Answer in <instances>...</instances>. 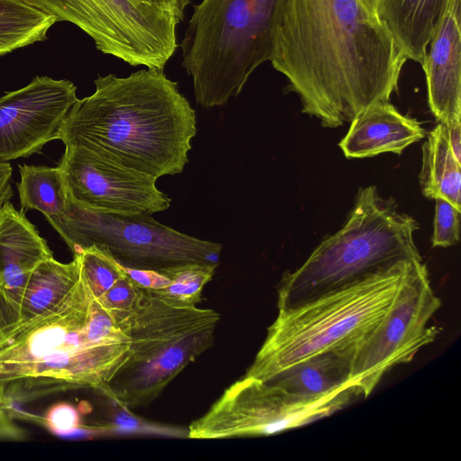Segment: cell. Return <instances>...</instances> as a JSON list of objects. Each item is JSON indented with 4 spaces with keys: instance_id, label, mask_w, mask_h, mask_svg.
I'll list each match as a JSON object with an SVG mask.
<instances>
[{
    "instance_id": "6da1fadb",
    "label": "cell",
    "mask_w": 461,
    "mask_h": 461,
    "mask_svg": "<svg viewBox=\"0 0 461 461\" xmlns=\"http://www.w3.org/2000/svg\"><path fill=\"white\" fill-rule=\"evenodd\" d=\"M407 60L361 0H283L269 61L322 127L389 102Z\"/></svg>"
},
{
    "instance_id": "7a4b0ae2",
    "label": "cell",
    "mask_w": 461,
    "mask_h": 461,
    "mask_svg": "<svg viewBox=\"0 0 461 461\" xmlns=\"http://www.w3.org/2000/svg\"><path fill=\"white\" fill-rule=\"evenodd\" d=\"M131 344L129 313L104 305L80 274L56 306L0 333V384L22 396L81 388L108 396Z\"/></svg>"
},
{
    "instance_id": "3957f363",
    "label": "cell",
    "mask_w": 461,
    "mask_h": 461,
    "mask_svg": "<svg viewBox=\"0 0 461 461\" xmlns=\"http://www.w3.org/2000/svg\"><path fill=\"white\" fill-rule=\"evenodd\" d=\"M75 102L59 140L88 149L157 179L183 172L196 134L195 113L177 83L158 69L99 76Z\"/></svg>"
},
{
    "instance_id": "277c9868",
    "label": "cell",
    "mask_w": 461,
    "mask_h": 461,
    "mask_svg": "<svg viewBox=\"0 0 461 461\" xmlns=\"http://www.w3.org/2000/svg\"><path fill=\"white\" fill-rule=\"evenodd\" d=\"M418 221L374 185L358 189L347 221L304 263L284 274L278 311L354 285L407 260L422 259L414 242Z\"/></svg>"
},
{
    "instance_id": "5b68a950",
    "label": "cell",
    "mask_w": 461,
    "mask_h": 461,
    "mask_svg": "<svg viewBox=\"0 0 461 461\" xmlns=\"http://www.w3.org/2000/svg\"><path fill=\"white\" fill-rule=\"evenodd\" d=\"M411 261L278 311L244 376L264 381L316 354L357 348L390 307Z\"/></svg>"
},
{
    "instance_id": "8992f818",
    "label": "cell",
    "mask_w": 461,
    "mask_h": 461,
    "mask_svg": "<svg viewBox=\"0 0 461 461\" xmlns=\"http://www.w3.org/2000/svg\"><path fill=\"white\" fill-rule=\"evenodd\" d=\"M283 0H202L180 47L197 104L221 106L269 61Z\"/></svg>"
},
{
    "instance_id": "52a82bcc",
    "label": "cell",
    "mask_w": 461,
    "mask_h": 461,
    "mask_svg": "<svg viewBox=\"0 0 461 461\" xmlns=\"http://www.w3.org/2000/svg\"><path fill=\"white\" fill-rule=\"evenodd\" d=\"M220 314L140 286L129 312L130 355L109 384L123 408L150 403L212 347Z\"/></svg>"
},
{
    "instance_id": "ba28073f",
    "label": "cell",
    "mask_w": 461,
    "mask_h": 461,
    "mask_svg": "<svg viewBox=\"0 0 461 461\" xmlns=\"http://www.w3.org/2000/svg\"><path fill=\"white\" fill-rule=\"evenodd\" d=\"M73 253L96 245L122 266L159 273L192 263L219 266L222 246L166 226L150 213H107L68 198L66 213L48 221Z\"/></svg>"
},
{
    "instance_id": "9c48e42d",
    "label": "cell",
    "mask_w": 461,
    "mask_h": 461,
    "mask_svg": "<svg viewBox=\"0 0 461 461\" xmlns=\"http://www.w3.org/2000/svg\"><path fill=\"white\" fill-rule=\"evenodd\" d=\"M54 17L72 23L104 54L137 67L163 70L177 48L170 13L140 0H26Z\"/></svg>"
},
{
    "instance_id": "30bf717a",
    "label": "cell",
    "mask_w": 461,
    "mask_h": 461,
    "mask_svg": "<svg viewBox=\"0 0 461 461\" xmlns=\"http://www.w3.org/2000/svg\"><path fill=\"white\" fill-rule=\"evenodd\" d=\"M360 397V390L350 384L321 399H303L243 375L189 425L187 438L223 439L277 434L328 417Z\"/></svg>"
},
{
    "instance_id": "8fae6325",
    "label": "cell",
    "mask_w": 461,
    "mask_h": 461,
    "mask_svg": "<svg viewBox=\"0 0 461 461\" xmlns=\"http://www.w3.org/2000/svg\"><path fill=\"white\" fill-rule=\"evenodd\" d=\"M440 305L426 265L411 261L390 307L354 353L350 381L364 399L392 367L411 362L438 338L441 328L428 324Z\"/></svg>"
},
{
    "instance_id": "7c38bea8",
    "label": "cell",
    "mask_w": 461,
    "mask_h": 461,
    "mask_svg": "<svg viewBox=\"0 0 461 461\" xmlns=\"http://www.w3.org/2000/svg\"><path fill=\"white\" fill-rule=\"evenodd\" d=\"M59 159L68 196L86 209L122 214L163 212L170 198L157 178L129 168L88 149L65 146Z\"/></svg>"
},
{
    "instance_id": "4fadbf2b",
    "label": "cell",
    "mask_w": 461,
    "mask_h": 461,
    "mask_svg": "<svg viewBox=\"0 0 461 461\" xmlns=\"http://www.w3.org/2000/svg\"><path fill=\"white\" fill-rule=\"evenodd\" d=\"M77 100L71 81L47 76L0 96V161L41 153L48 142L59 140Z\"/></svg>"
},
{
    "instance_id": "5bb4252c",
    "label": "cell",
    "mask_w": 461,
    "mask_h": 461,
    "mask_svg": "<svg viewBox=\"0 0 461 461\" xmlns=\"http://www.w3.org/2000/svg\"><path fill=\"white\" fill-rule=\"evenodd\" d=\"M53 253L25 212L10 201L0 209V333L17 324L27 283Z\"/></svg>"
},
{
    "instance_id": "9a60e30c",
    "label": "cell",
    "mask_w": 461,
    "mask_h": 461,
    "mask_svg": "<svg viewBox=\"0 0 461 461\" xmlns=\"http://www.w3.org/2000/svg\"><path fill=\"white\" fill-rule=\"evenodd\" d=\"M428 103L438 122H461V0H448L421 64Z\"/></svg>"
},
{
    "instance_id": "2e32d148",
    "label": "cell",
    "mask_w": 461,
    "mask_h": 461,
    "mask_svg": "<svg viewBox=\"0 0 461 461\" xmlns=\"http://www.w3.org/2000/svg\"><path fill=\"white\" fill-rule=\"evenodd\" d=\"M426 131L415 118L401 113L389 102L376 103L358 113L339 143L348 158H362L392 152L401 155L422 140Z\"/></svg>"
},
{
    "instance_id": "e0dca14e",
    "label": "cell",
    "mask_w": 461,
    "mask_h": 461,
    "mask_svg": "<svg viewBox=\"0 0 461 461\" xmlns=\"http://www.w3.org/2000/svg\"><path fill=\"white\" fill-rule=\"evenodd\" d=\"M355 347L321 352L264 380L292 395L316 400L352 384Z\"/></svg>"
},
{
    "instance_id": "ac0fdd59",
    "label": "cell",
    "mask_w": 461,
    "mask_h": 461,
    "mask_svg": "<svg viewBox=\"0 0 461 461\" xmlns=\"http://www.w3.org/2000/svg\"><path fill=\"white\" fill-rule=\"evenodd\" d=\"M448 0H377L376 14L407 59L423 62Z\"/></svg>"
},
{
    "instance_id": "d6986e66",
    "label": "cell",
    "mask_w": 461,
    "mask_h": 461,
    "mask_svg": "<svg viewBox=\"0 0 461 461\" xmlns=\"http://www.w3.org/2000/svg\"><path fill=\"white\" fill-rule=\"evenodd\" d=\"M421 150L419 182L422 194L430 199L442 197L461 209V163L450 149L443 123L429 132Z\"/></svg>"
},
{
    "instance_id": "ffe728a7",
    "label": "cell",
    "mask_w": 461,
    "mask_h": 461,
    "mask_svg": "<svg viewBox=\"0 0 461 461\" xmlns=\"http://www.w3.org/2000/svg\"><path fill=\"white\" fill-rule=\"evenodd\" d=\"M79 275L74 257L68 263L52 257L39 264L25 287L17 324L25 323L56 306L76 285Z\"/></svg>"
},
{
    "instance_id": "44dd1931",
    "label": "cell",
    "mask_w": 461,
    "mask_h": 461,
    "mask_svg": "<svg viewBox=\"0 0 461 461\" xmlns=\"http://www.w3.org/2000/svg\"><path fill=\"white\" fill-rule=\"evenodd\" d=\"M16 183L21 211L37 210L47 221L61 218L67 212L68 196L60 168L57 167L19 166Z\"/></svg>"
},
{
    "instance_id": "7402d4cb",
    "label": "cell",
    "mask_w": 461,
    "mask_h": 461,
    "mask_svg": "<svg viewBox=\"0 0 461 461\" xmlns=\"http://www.w3.org/2000/svg\"><path fill=\"white\" fill-rule=\"evenodd\" d=\"M56 22L26 0H0V57L45 40Z\"/></svg>"
},
{
    "instance_id": "603a6c76",
    "label": "cell",
    "mask_w": 461,
    "mask_h": 461,
    "mask_svg": "<svg viewBox=\"0 0 461 461\" xmlns=\"http://www.w3.org/2000/svg\"><path fill=\"white\" fill-rule=\"evenodd\" d=\"M79 271L95 298H100L125 275L122 266L104 249L96 245L75 253Z\"/></svg>"
},
{
    "instance_id": "cb8c5ba5",
    "label": "cell",
    "mask_w": 461,
    "mask_h": 461,
    "mask_svg": "<svg viewBox=\"0 0 461 461\" xmlns=\"http://www.w3.org/2000/svg\"><path fill=\"white\" fill-rule=\"evenodd\" d=\"M217 265L192 263L165 270L161 274L171 284L161 290L163 294L181 302L197 305L204 286L212 279Z\"/></svg>"
},
{
    "instance_id": "d4e9b609",
    "label": "cell",
    "mask_w": 461,
    "mask_h": 461,
    "mask_svg": "<svg viewBox=\"0 0 461 461\" xmlns=\"http://www.w3.org/2000/svg\"><path fill=\"white\" fill-rule=\"evenodd\" d=\"M433 248H447L459 241L461 209L442 197L435 199Z\"/></svg>"
},
{
    "instance_id": "484cf974",
    "label": "cell",
    "mask_w": 461,
    "mask_h": 461,
    "mask_svg": "<svg viewBox=\"0 0 461 461\" xmlns=\"http://www.w3.org/2000/svg\"><path fill=\"white\" fill-rule=\"evenodd\" d=\"M139 288L140 285L125 273L98 299L113 312L128 314L137 297Z\"/></svg>"
},
{
    "instance_id": "4316f807",
    "label": "cell",
    "mask_w": 461,
    "mask_h": 461,
    "mask_svg": "<svg viewBox=\"0 0 461 461\" xmlns=\"http://www.w3.org/2000/svg\"><path fill=\"white\" fill-rule=\"evenodd\" d=\"M43 424L52 433L65 435L80 427V416L75 406L68 402H57L50 406L42 418Z\"/></svg>"
},
{
    "instance_id": "83f0119b",
    "label": "cell",
    "mask_w": 461,
    "mask_h": 461,
    "mask_svg": "<svg viewBox=\"0 0 461 461\" xmlns=\"http://www.w3.org/2000/svg\"><path fill=\"white\" fill-rule=\"evenodd\" d=\"M27 438V431L16 424L11 414L5 385L0 384V441H23Z\"/></svg>"
},
{
    "instance_id": "f1b7e54d",
    "label": "cell",
    "mask_w": 461,
    "mask_h": 461,
    "mask_svg": "<svg viewBox=\"0 0 461 461\" xmlns=\"http://www.w3.org/2000/svg\"><path fill=\"white\" fill-rule=\"evenodd\" d=\"M125 273L140 286L151 290H161L171 284L165 275L149 269H137L122 266Z\"/></svg>"
},
{
    "instance_id": "f546056e",
    "label": "cell",
    "mask_w": 461,
    "mask_h": 461,
    "mask_svg": "<svg viewBox=\"0 0 461 461\" xmlns=\"http://www.w3.org/2000/svg\"><path fill=\"white\" fill-rule=\"evenodd\" d=\"M172 14L179 22L183 19L189 0H140Z\"/></svg>"
},
{
    "instance_id": "4dcf8cb0",
    "label": "cell",
    "mask_w": 461,
    "mask_h": 461,
    "mask_svg": "<svg viewBox=\"0 0 461 461\" xmlns=\"http://www.w3.org/2000/svg\"><path fill=\"white\" fill-rule=\"evenodd\" d=\"M12 172V167L8 162L0 161V209L14 194L11 186Z\"/></svg>"
},
{
    "instance_id": "1f68e13d",
    "label": "cell",
    "mask_w": 461,
    "mask_h": 461,
    "mask_svg": "<svg viewBox=\"0 0 461 461\" xmlns=\"http://www.w3.org/2000/svg\"><path fill=\"white\" fill-rule=\"evenodd\" d=\"M445 127L450 149L456 160L461 163V122L445 125Z\"/></svg>"
},
{
    "instance_id": "d6a6232c",
    "label": "cell",
    "mask_w": 461,
    "mask_h": 461,
    "mask_svg": "<svg viewBox=\"0 0 461 461\" xmlns=\"http://www.w3.org/2000/svg\"><path fill=\"white\" fill-rule=\"evenodd\" d=\"M363 4L373 13L376 14L377 0H361Z\"/></svg>"
}]
</instances>
